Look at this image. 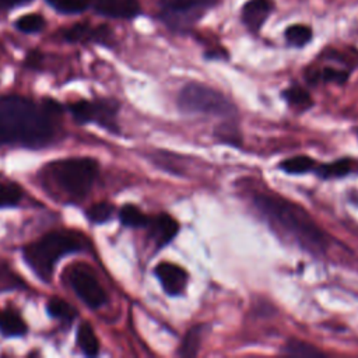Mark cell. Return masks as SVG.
I'll use <instances>...</instances> for the list:
<instances>
[{
  "instance_id": "7c38bea8",
  "label": "cell",
  "mask_w": 358,
  "mask_h": 358,
  "mask_svg": "<svg viewBox=\"0 0 358 358\" xmlns=\"http://www.w3.org/2000/svg\"><path fill=\"white\" fill-rule=\"evenodd\" d=\"M155 275L168 295H179L186 288L187 273L180 266L166 262L159 263L155 267Z\"/></svg>"
},
{
  "instance_id": "7402d4cb",
  "label": "cell",
  "mask_w": 358,
  "mask_h": 358,
  "mask_svg": "<svg viewBox=\"0 0 358 358\" xmlns=\"http://www.w3.org/2000/svg\"><path fill=\"white\" fill-rule=\"evenodd\" d=\"M351 171V162L350 159H338L330 164L320 165L316 171V173L323 179H331V178H341L345 176Z\"/></svg>"
},
{
  "instance_id": "cb8c5ba5",
  "label": "cell",
  "mask_w": 358,
  "mask_h": 358,
  "mask_svg": "<svg viewBox=\"0 0 358 358\" xmlns=\"http://www.w3.org/2000/svg\"><path fill=\"white\" fill-rule=\"evenodd\" d=\"M315 166V161L306 155L292 157L280 164V168L288 173H303L312 171Z\"/></svg>"
},
{
  "instance_id": "484cf974",
  "label": "cell",
  "mask_w": 358,
  "mask_h": 358,
  "mask_svg": "<svg viewBox=\"0 0 358 358\" xmlns=\"http://www.w3.org/2000/svg\"><path fill=\"white\" fill-rule=\"evenodd\" d=\"M282 95L289 105L296 106V108H308L312 103L309 92L305 91L299 85H294V87L285 90Z\"/></svg>"
},
{
  "instance_id": "5bb4252c",
  "label": "cell",
  "mask_w": 358,
  "mask_h": 358,
  "mask_svg": "<svg viewBox=\"0 0 358 358\" xmlns=\"http://www.w3.org/2000/svg\"><path fill=\"white\" fill-rule=\"evenodd\" d=\"M0 331L7 337L22 336L27 333V324L17 312L11 309L0 310Z\"/></svg>"
},
{
  "instance_id": "52a82bcc",
  "label": "cell",
  "mask_w": 358,
  "mask_h": 358,
  "mask_svg": "<svg viewBox=\"0 0 358 358\" xmlns=\"http://www.w3.org/2000/svg\"><path fill=\"white\" fill-rule=\"evenodd\" d=\"M69 109L77 123H96L108 131L117 133L116 123L119 105L113 99H96V101H77L69 105Z\"/></svg>"
},
{
  "instance_id": "5b68a950",
  "label": "cell",
  "mask_w": 358,
  "mask_h": 358,
  "mask_svg": "<svg viewBox=\"0 0 358 358\" xmlns=\"http://www.w3.org/2000/svg\"><path fill=\"white\" fill-rule=\"evenodd\" d=\"M56 183L70 196H85L98 175V164L91 158H67L52 165Z\"/></svg>"
},
{
  "instance_id": "ba28073f",
  "label": "cell",
  "mask_w": 358,
  "mask_h": 358,
  "mask_svg": "<svg viewBox=\"0 0 358 358\" xmlns=\"http://www.w3.org/2000/svg\"><path fill=\"white\" fill-rule=\"evenodd\" d=\"M69 281L77 296L91 309H98L106 302V294L92 271L85 266H74L69 271Z\"/></svg>"
},
{
  "instance_id": "83f0119b",
  "label": "cell",
  "mask_w": 358,
  "mask_h": 358,
  "mask_svg": "<svg viewBox=\"0 0 358 358\" xmlns=\"http://www.w3.org/2000/svg\"><path fill=\"white\" fill-rule=\"evenodd\" d=\"M322 78L324 81H330V83H337V84H341V83H345L347 78H348V73L344 71V70H337V69H333V67H326L323 69L322 71Z\"/></svg>"
},
{
  "instance_id": "d6986e66",
  "label": "cell",
  "mask_w": 358,
  "mask_h": 358,
  "mask_svg": "<svg viewBox=\"0 0 358 358\" xmlns=\"http://www.w3.org/2000/svg\"><path fill=\"white\" fill-rule=\"evenodd\" d=\"M46 310L52 317L66 320V322L73 320L77 315L76 309L62 298H50L46 305Z\"/></svg>"
},
{
  "instance_id": "8992f818",
  "label": "cell",
  "mask_w": 358,
  "mask_h": 358,
  "mask_svg": "<svg viewBox=\"0 0 358 358\" xmlns=\"http://www.w3.org/2000/svg\"><path fill=\"white\" fill-rule=\"evenodd\" d=\"M218 0H159L158 17L172 31H186L196 25Z\"/></svg>"
},
{
  "instance_id": "277c9868",
  "label": "cell",
  "mask_w": 358,
  "mask_h": 358,
  "mask_svg": "<svg viewBox=\"0 0 358 358\" xmlns=\"http://www.w3.org/2000/svg\"><path fill=\"white\" fill-rule=\"evenodd\" d=\"M178 105L186 113H204L222 117H231L236 113L234 103L222 92L201 83L186 84L179 92Z\"/></svg>"
},
{
  "instance_id": "603a6c76",
  "label": "cell",
  "mask_w": 358,
  "mask_h": 358,
  "mask_svg": "<svg viewBox=\"0 0 358 358\" xmlns=\"http://www.w3.org/2000/svg\"><path fill=\"white\" fill-rule=\"evenodd\" d=\"M282 351L287 354V355H294V357H320L323 355L316 347H313L312 344H308L305 341H301V340H289Z\"/></svg>"
},
{
  "instance_id": "2e32d148",
  "label": "cell",
  "mask_w": 358,
  "mask_h": 358,
  "mask_svg": "<svg viewBox=\"0 0 358 358\" xmlns=\"http://www.w3.org/2000/svg\"><path fill=\"white\" fill-rule=\"evenodd\" d=\"M204 331H206V326L199 324V326L192 327L183 338V343L179 348V355L180 357H196L199 354Z\"/></svg>"
},
{
  "instance_id": "d4e9b609",
  "label": "cell",
  "mask_w": 358,
  "mask_h": 358,
  "mask_svg": "<svg viewBox=\"0 0 358 358\" xmlns=\"http://www.w3.org/2000/svg\"><path fill=\"white\" fill-rule=\"evenodd\" d=\"M21 187L13 182H0V207L15 206L21 199Z\"/></svg>"
},
{
  "instance_id": "f1b7e54d",
  "label": "cell",
  "mask_w": 358,
  "mask_h": 358,
  "mask_svg": "<svg viewBox=\"0 0 358 358\" xmlns=\"http://www.w3.org/2000/svg\"><path fill=\"white\" fill-rule=\"evenodd\" d=\"M42 62V55L38 50H31L25 57V66L31 69H36Z\"/></svg>"
},
{
  "instance_id": "8fae6325",
  "label": "cell",
  "mask_w": 358,
  "mask_h": 358,
  "mask_svg": "<svg viewBox=\"0 0 358 358\" xmlns=\"http://www.w3.org/2000/svg\"><path fill=\"white\" fill-rule=\"evenodd\" d=\"M273 10V0H248L241 10V20L250 32H259Z\"/></svg>"
},
{
  "instance_id": "ffe728a7",
  "label": "cell",
  "mask_w": 358,
  "mask_h": 358,
  "mask_svg": "<svg viewBox=\"0 0 358 358\" xmlns=\"http://www.w3.org/2000/svg\"><path fill=\"white\" fill-rule=\"evenodd\" d=\"M60 14H80L90 8L91 0H46Z\"/></svg>"
},
{
  "instance_id": "4fadbf2b",
  "label": "cell",
  "mask_w": 358,
  "mask_h": 358,
  "mask_svg": "<svg viewBox=\"0 0 358 358\" xmlns=\"http://www.w3.org/2000/svg\"><path fill=\"white\" fill-rule=\"evenodd\" d=\"M147 227H150L151 236L159 248L171 242L179 229L178 222L171 215L164 213L154 218H150Z\"/></svg>"
},
{
  "instance_id": "9c48e42d",
  "label": "cell",
  "mask_w": 358,
  "mask_h": 358,
  "mask_svg": "<svg viewBox=\"0 0 358 358\" xmlns=\"http://www.w3.org/2000/svg\"><path fill=\"white\" fill-rule=\"evenodd\" d=\"M63 39L70 43L78 42H95L101 45H110L113 39V32L106 25L91 27L85 22L74 24L63 32Z\"/></svg>"
},
{
  "instance_id": "f546056e",
  "label": "cell",
  "mask_w": 358,
  "mask_h": 358,
  "mask_svg": "<svg viewBox=\"0 0 358 358\" xmlns=\"http://www.w3.org/2000/svg\"><path fill=\"white\" fill-rule=\"evenodd\" d=\"M32 0H0V10H11L31 3Z\"/></svg>"
},
{
  "instance_id": "9a60e30c",
  "label": "cell",
  "mask_w": 358,
  "mask_h": 358,
  "mask_svg": "<svg viewBox=\"0 0 358 358\" xmlns=\"http://www.w3.org/2000/svg\"><path fill=\"white\" fill-rule=\"evenodd\" d=\"M77 344L80 350L88 355V357H95L99 351V341L95 336V331L92 326L87 322H83L77 330Z\"/></svg>"
},
{
  "instance_id": "30bf717a",
  "label": "cell",
  "mask_w": 358,
  "mask_h": 358,
  "mask_svg": "<svg viewBox=\"0 0 358 358\" xmlns=\"http://www.w3.org/2000/svg\"><path fill=\"white\" fill-rule=\"evenodd\" d=\"M95 13L116 20H131L141 13L138 0H91Z\"/></svg>"
},
{
  "instance_id": "4316f807",
  "label": "cell",
  "mask_w": 358,
  "mask_h": 358,
  "mask_svg": "<svg viewBox=\"0 0 358 358\" xmlns=\"http://www.w3.org/2000/svg\"><path fill=\"white\" fill-rule=\"evenodd\" d=\"M113 204L108 203V201H99V203H95L92 204L88 211H87V217L92 221V222H96V224H102L105 221H108L112 214H113Z\"/></svg>"
},
{
  "instance_id": "ac0fdd59",
  "label": "cell",
  "mask_w": 358,
  "mask_h": 358,
  "mask_svg": "<svg viewBox=\"0 0 358 358\" xmlns=\"http://www.w3.org/2000/svg\"><path fill=\"white\" fill-rule=\"evenodd\" d=\"M120 222L126 227H147L150 218L141 213V210L133 204H124L119 211Z\"/></svg>"
},
{
  "instance_id": "7a4b0ae2",
  "label": "cell",
  "mask_w": 358,
  "mask_h": 358,
  "mask_svg": "<svg viewBox=\"0 0 358 358\" xmlns=\"http://www.w3.org/2000/svg\"><path fill=\"white\" fill-rule=\"evenodd\" d=\"M257 210L271 222L275 224L296 243L313 253H322L326 248L324 234L315 225L310 217L298 206L275 196L259 194L255 197Z\"/></svg>"
},
{
  "instance_id": "3957f363",
  "label": "cell",
  "mask_w": 358,
  "mask_h": 358,
  "mask_svg": "<svg viewBox=\"0 0 358 358\" xmlns=\"http://www.w3.org/2000/svg\"><path fill=\"white\" fill-rule=\"evenodd\" d=\"M83 249V241L76 234L49 232L24 248V259L32 271L43 281H49L57 260Z\"/></svg>"
},
{
  "instance_id": "44dd1931",
  "label": "cell",
  "mask_w": 358,
  "mask_h": 358,
  "mask_svg": "<svg viewBox=\"0 0 358 358\" xmlns=\"http://www.w3.org/2000/svg\"><path fill=\"white\" fill-rule=\"evenodd\" d=\"M14 25L18 31H21L24 34H36L45 28L46 21L41 14L29 13V14H24L22 17H20Z\"/></svg>"
},
{
  "instance_id": "6da1fadb",
  "label": "cell",
  "mask_w": 358,
  "mask_h": 358,
  "mask_svg": "<svg viewBox=\"0 0 358 358\" xmlns=\"http://www.w3.org/2000/svg\"><path fill=\"white\" fill-rule=\"evenodd\" d=\"M60 110V105L52 99L36 105L21 96L0 98V144H48L53 137L52 116Z\"/></svg>"
},
{
  "instance_id": "e0dca14e",
  "label": "cell",
  "mask_w": 358,
  "mask_h": 358,
  "mask_svg": "<svg viewBox=\"0 0 358 358\" xmlns=\"http://www.w3.org/2000/svg\"><path fill=\"white\" fill-rule=\"evenodd\" d=\"M312 28L305 24H292L284 32L287 43L294 48H303L306 43L312 41Z\"/></svg>"
}]
</instances>
